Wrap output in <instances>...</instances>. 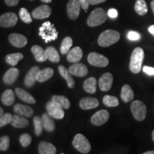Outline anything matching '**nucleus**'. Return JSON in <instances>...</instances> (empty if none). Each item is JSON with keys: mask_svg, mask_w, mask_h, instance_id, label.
Listing matches in <instances>:
<instances>
[{"mask_svg": "<svg viewBox=\"0 0 154 154\" xmlns=\"http://www.w3.org/2000/svg\"><path fill=\"white\" fill-rule=\"evenodd\" d=\"M83 57V51L79 47H76L67 54V60L71 63H78Z\"/></svg>", "mask_w": 154, "mask_h": 154, "instance_id": "22", "label": "nucleus"}, {"mask_svg": "<svg viewBox=\"0 0 154 154\" xmlns=\"http://www.w3.org/2000/svg\"><path fill=\"white\" fill-rule=\"evenodd\" d=\"M38 35L44 40L45 43L55 41L58 38V32L50 22H45L39 28Z\"/></svg>", "mask_w": 154, "mask_h": 154, "instance_id": "3", "label": "nucleus"}, {"mask_svg": "<svg viewBox=\"0 0 154 154\" xmlns=\"http://www.w3.org/2000/svg\"><path fill=\"white\" fill-rule=\"evenodd\" d=\"M24 58L22 54L21 53H14L8 54L5 58V61L8 64L11 65V66H16L17 63L19 61L22 60Z\"/></svg>", "mask_w": 154, "mask_h": 154, "instance_id": "33", "label": "nucleus"}, {"mask_svg": "<svg viewBox=\"0 0 154 154\" xmlns=\"http://www.w3.org/2000/svg\"><path fill=\"white\" fill-rule=\"evenodd\" d=\"M42 124L44 128L48 132H52L55 129V124L54 122L53 117L49 113H44L42 116Z\"/></svg>", "mask_w": 154, "mask_h": 154, "instance_id": "26", "label": "nucleus"}, {"mask_svg": "<svg viewBox=\"0 0 154 154\" xmlns=\"http://www.w3.org/2000/svg\"><path fill=\"white\" fill-rule=\"evenodd\" d=\"M58 69H59V72L61 76L66 80L68 87L70 88H74L75 86V82L72 76V74H71L70 72H69V70H67L64 66H62V65L59 66Z\"/></svg>", "mask_w": 154, "mask_h": 154, "instance_id": "20", "label": "nucleus"}, {"mask_svg": "<svg viewBox=\"0 0 154 154\" xmlns=\"http://www.w3.org/2000/svg\"><path fill=\"white\" fill-rule=\"evenodd\" d=\"M152 138H153V141H154V130H153V133H152Z\"/></svg>", "mask_w": 154, "mask_h": 154, "instance_id": "53", "label": "nucleus"}, {"mask_svg": "<svg viewBox=\"0 0 154 154\" xmlns=\"http://www.w3.org/2000/svg\"><path fill=\"white\" fill-rule=\"evenodd\" d=\"M151 9H152V10H153V12L154 13V0H153V1L151 2Z\"/></svg>", "mask_w": 154, "mask_h": 154, "instance_id": "49", "label": "nucleus"}, {"mask_svg": "<svg viewBox=\"0 0 154 154\" xmlns=\"http://www.w3.org/2000/svg\"><path fill=\"white\" fill-rule=\"evenodd\" d=\"M143 71L144 73H146V74L149 75V76H154V67L145 66H143Z\"/></svg>", "mask_w": 154, "mask_h": 154, "instance_id": "43", "label": "nucleus"}, {"mask_svg": "<svg viewBox=\"0 0 154 154\" xmlns=\"http://www.w3.org/2000/svg\"><path fill=\"white\" fill-rule=\"evenodd\" d=\"M54 75V70L51 68H46L42 70H40L38 73L36 80L40 83L47 82L49 79H51Z\"/></svg>", "mask_w": 154, "mask_h": 154, "instance_id": "30", "label": "nucleus"}, {"mask_svg": "<svg viewBox=\"0 0 154 154\" xmlns=\"http://www.w3.org/2000/svg\"><path fill=\"white\" fill-rule=\"evenodd\" d=\"M131 110L134 119L138 121H142L144 120L146 116L147 110L146 106L143 102L140 101H134L131 104Z\"/></svg>", "mask_w": 154, "mask_h": 154, "instance_id": "6", "label": "nucleus"}, {"mask_svg": "<svg viewBox=\"0 0 154 154\" xmlns=\"http://www.w3.org/2000/svg\"><path fill=\"white\" fill-rule=\"evenodd\" d=\"M1 101L6 106H11L15 101L14 93L12 90L7 89L1 96Z\"/></svg>", "mask_w": 154, "mask_h": 154, "instance_id": "29", "label": "nucleus"}, {"mask_svg": "<svg viewBox=\"0 0 154 154\" xmlns=\"http://www.w3.org/2000/svg\"><path fill=\"white\" fill-rule=\"evenodd\" d=\"M40 71L38 66H34L29 71L24 78V84L27 87H32L36 81L38 72Z\"/></svg>", "mask_w": 154, "mask_h": 154, "instance_id": "17", "label": "nucleus"}, {"mask_svg": "<svg viewBox=\"0 0 154 154\" xmlns=\"http://www.w3.org/2000/svg\"><path fill=\"white\" fill-rule=\"evenodd\" d=\"M127 38L131 41H138L140 38V34L135 31H130L127 34Z\"/></svg>", "mask_w": 154, "mask_h": 154, "instance_id": "42", "label": "nucleus"}, {"mask_svg": "<svg viewBox=\"0 0 154 154\" xmlns=\"http://www.w3.org/2000/svg\"><path fill=\"white\" fill-rule=\"evenodd\" d=\"M87 60L92 66L98 67H106L109 63L106 57L96 52L90 53L88 56Z\"/></svg>", "mask_w": 154, "mask_h": 154, "instance_id": "7", "label": "nucleus"}, {"mask_svg": "<svg viewBox=\"0 0 154 154\" xmlns=\"http://www.w3.org/2000/svg\"><path fill=\"white\" fill-rule=\"evenodd\" d=\"M108 16L112 19H115L118 17V11L115 9H110L109 11H108L107 13Z\"/></svg>", "mask_w": 154, "mask_h": 154, "instance_id": "44", "label": "nucleus"}, {"mask_svg": "<svg viewBox=\"0 0 154 154\" xmlns=\"http://www.w3.org/2000/svg\"><path fill=\"white\" fill-rule=\"evenodd\" d=\"M31 51H32V54H34L36 61H37L38 62H44V61H45L48 59L46 50H44L43 48L39 47V46H33L32 47Z\"/></svg>", "mask_w": 154, "mask_h": 154, "instance_id": "21", "label": "nucleus"}, {"mask_svg": "<svg viewBox=\"0 0 154 154\" xmlns=\"http://www.w3.org/2000/svg\"><path fill=\"white\" fill-rule=\"evenodd\" d=\"M46 109L47 113H49L54 119H61L64 116V111L63 110V108L52 100L48 102Z\"/></svg>", "mask_w": 154, "mask_h": 154, "instance_id": "8", "label": "nucleus"}, {"mask_svg": "<svg viewBox=\"0 0 154 154\" xmlns=\"http://www.w3.org/2000/svg\"><path fill=\"white\" fill-rule=\"evenodd\" d=\"M10 124L15 128H25L29 126V121L21 115H13Z\"/></svg>", "mask_w": 154, "mask_h": 154, "instance_id": "25", "label": "nucleus"}, {"mask_svg": "<svg viewBox=\"0 0 154 154\" xmlns=\"http://www.w3.org/2000/svg\"><path fill=\"white\" fill-rule=\"evenodd\" d=\"M120 39V34L115 30H106L100 34L98 44L102 47H108L116 43Z\"/></svg>", "mask_w": 154, "mask_h": 154, "instance_id": "2", "label": "nucleus"}, {"mask_svg": "<svg viewBox=\"0 0 154 154\" xmlns=\"http://www.w3.org/2000/svg\"><path fill=\"white\" fill-rule=\"evenodd\" d=\"M143 154H154V151H150L145 152V153Z\"/></svg>", "mask_w": 154, "mask_h": 154, "instance_id": "50", "label": "nucleus"}, {"mask_svg": "<svg viewBox=\"0 0 154 154\" xmlns=\"http://www.w3.org/2000/svg\"><path fill=\"white\" fill-rule=\"evenodd\" d=\"M13 115L9 113H6L2 116H0V127L2 128L6 125L10 124L11 119H12Z\"/></svg>", "mask_w": 154, "mask_h": 154, "instance_id": "40", "label": "nucleus"}, {"mask_svg": "<svg viewBox=\"0 0 154 154\" xmlns=\"http://www.w3.org/2000/svg\"><path fill=\"white\" fill-rule=\"evenodd\" d=\"M103 103L108 107H116L119 104L118 99L115 96L106 95L103 98Z\"/></svg>", "mask_w": 154, "mask_h": 154, "instance_id": "36", "label": "nucleus"}, {"mask_svg": "<svg viewBox=\"0 0 154 154\" xmlns=\"http://www.w3.org/2000/svg\"><path fill=\"white\" fill-rule=\"evenodd\" d=\"M73 44V40L72 38L69 36H66V38H63V40L61 42V47H60V51L62 54H66L69 52L70 48L72 47Z\"/></svg>", "mask_w": 154, "mask_h": 154, "instance_id": "35", "label": "nucleus"}, {"mask_svg": "<svg viewBox=\"0 0 154 154\" xmlns=\"http://www.w3.org/2000/svg\"><path fill=\"white\" fill-rule=\"evenodd\" d=\"M19 74V71L17 68L9 69L3 77V82L7 85H11L16 82Z\"/></svg>", "mask_w": 154, "mask_h": 154, "instance_id": "19", "label": "nucleus"}, {"mask_svg": "<svg viewBox=\"0 0 154 154\" xmlns=\"http://www.w3.org/2000/svg\"><path fill=\"white\" fill-rule=\"evenodd\" d=\"M32 1H33V0H32Z\"/></svg>", "mask_w": 154, "mask_h": 154, "instance_id": "55", "label": "nucleus"}, {"mask_svg": "<svg viewBox=\"0 0 154 154\" xmlns=\"http://www.w3.org/2000/svg\"><path fill=\"white\" fill-rule=\"evenodd\" d=\"M9 42L15 47L22 48L27 44V38L20 34H11L9 36Z\"/></svg>", "mask_w": 154, "mask_h": 154, "instance_id": "14", "label": "nucleus"}, {"mask_svg": "<svg viewBox=\"0 0 154 154\" xmlns=\"http://www.w3.org/2000/svg\"><path fill=\"white\" fill-rule=\"evenodd\" d=\"M81 5L78 0H69L67 4V14L71 19H76L80 13Z\"/></svg>", "mask_w": 154, "mask_h": 154, "instance_id": "10", "label": "nucleus"}, {"mask_svg": "<svg viewBox=\"0 0 154 154\" xmlns=\"http://www.w3.org/2000/svg\"><path fill=\"white\" fill-rule=\"evenodd\" d=\"M0 113H1V114H0V116H3L4 114H5V113H4L2 108H0Z\"/></svg>", "mask_w": 154, "mask_h": 154, "instance_id": "52", "label": "nucleus"}, {"mask_svg": "<svg viewBox=\"0 0 154 154\" xmlns=\"http://www.w3.org/2000/svg\"><path fill=\"white\" fill-rule=\"evenodd\" d=\"M144 59V51L142 48L136 47L131 54L129 69L134 74H138L141 70L142 63Z\"/></svg>", "mask_w": 154, "mask_h": 154, "instance_id": "1", "label": "nucleus"}, {"mask_svg": "<svg viewBox=\"0 0 154 154\" xmlns=\"http://www.w3.org/2000/svg\"><path fill=\"white\" fill-rule=\"evenodd\" d=\"M18 21L17 14L13 12H7L0 17V25L2 27L9 28L14 26Z\"/></svg>", "mask_w": 154, "mask_h": 154, "instance_id": "9", "label": "nucleus"}, {"mask_svg": "<svg viewBox=\"0 0 154 154\" xmlns=\"http://www.w3.org/2000/svg\"><path fill=\"white\" fill-rule=\"evenodd\" d=\"M106 20V11L101 8H97L92 11L87 19V24L89 26H99L103 24Z\"/></svg>", "mask_w": 154, "mask_h": 154, "instance_id": "4", "label": "nucleus"}, {"mask_svg": "<svg viewBox=\"0 0 154 154\" xmlns=\"http://www.w3.org/2000/svg\"><path fill=\"white\" fill-rule=\"evenodd\" d=\"M113 75L111 73H106L100 77L99 86L100 89L103 91H108L111 89L113 84Z\"/></svg>", "mask_w": 154, "mask_h": 154, "instance_id": "13", "label": "nucleus"}, {"mask_svg": "<svg viewBox=\"0 0 154 154\" xmlns=\"http://www.w3.org/2000/svg\"><path fill=\"white\" fill-rule=\"evenodd\" d=\"M106 1V0H88L89 4L91 5H98V4L103 3Z\"/></svg>", "mask_w": 154, "mask_h": 154, "instance_id": "47", "label": "nucleus"}, {"mask_svg": "<svg viewBox=\"0 0 154 154\" xmlns=\"http://www.w3.org/2000/svg\"><path fill=\"white\" fill-rule=\"evenodd\" d=\"M96 84L97 81L94 77H89L84 81L83 88L84 91L89 94H94L96 91Z\"/></svg>", "mask_w": 154, "mask_h": 154, "instance_id": "28", "label": "nucleus"}, {"mask_svg": "<svg viewBox=\"0 0 154 154\" xmlns=\"http://www.w3.org/2000/svg\"><path fill=\"white\" fill-rule=\"evenodd\" d=\"M121 97L122 101L125 103H128V102L131 101L134 99V93L129 85L126 84V85L123 86L122 88H121Z\"/></svg>", "mask_w": 154, "mask_h": 154, "instance_id": "27", "label": "nucleus"}, {"mask_svg": "<svg viewBox=\"0 0 154 154\" xmlns=\"http://www.w3.org/2000/svg\"><path fill=\"white\" fill-rule=\"evenodd\" d=\"M42 2H44V3H50V2H51V1H52V0H41Z\"/></svg>", "mask_w": 154, "mask_h": 154, "instance_id": "51", "label": "nucleus"}, {"mask_svg": "<svg viewBox=\"0 0 154 154\" xmlns=\"http://www.w3.org/2000/svg\"><path fill=\"white\" fill-rule=\"evenodd\" d=\"M32 136L28 134H24L21 135L19 137V142L23 147H27L32 143Z\"/></svg>", "mask_w": 154, "mask_h": 154, "instance_id": "39", "label": "nucleus"}, {"mask_svg": "<svg viewBox=\"0 0 154 154\" xmlns=\"http://www.w3.org/2000/svg\"><path fill=\"white\" fill-rule=\"evenodd\" d=\"M73 146L75 149L82 153H88L91 151V144L87 138L82 134H78L74 136Z\"/></svg>", "mask_w": 154, "mask_h": 154, "instance_id": "5", "label": "nucleus"}, {"mask_svg": "<svg viewBox=\"0 0 154 154\" xmlns=\"http://www.w3.org/2000/svg\"><path fill=\"white\" fill-rule=\"evenodd\" d=\"M14 111L17 114L27 117V118L32 117L34 114V110L32 108L29 106L21 104V103H17L14 105Z\"/></svg>", "mask_w": 154, "mask_h": 154, "instance_id": "18", "label": "nucleus"}, {"mask_svg": "<svg viewBox=\"0 0 154 154\" xmlns=\"http://www.w3.org/2000/svg\"><path fill=\"white\" fill-rule=\"evenodd\" d=\"M51 100H52L53 101L56 102V103H57L61 107H62L63 109H69V108H70V101H69V99L65 97V96L54 95L51 97Z\"/></svg>", "mask_w": 154, "mask_h": 154, "instance_id": "32", "label": "nucleus"}, {"mask_svg": "<svg viewBox=\"0 0 154 154\" xmlns=\"http://www.w3.org/2000/svg\"><path fill=\"white\" fill-rule=\"evenodd\" d=\"M9 136H4L0 138V150L2 151H6L9 148Z\"/></svg>", "mask_w": 154, "mask_h": 154, "instance_id": "41", "label": "nucleus"}, {"mask_svg": "<svg viewBox=\"0 0 154 154\" xmlns=\"http://www.w3.org/2000/svg\"><path fill=\"white\" fill-rule=\"evenodd\" d=\"M5 4L9 7H14L19 4V0H5Z\"/></svg>", "mask_w": 154, "mask_h": 154, "instance_id": "46", "label": "nucleus"}, {"mask_svg": "<svg viewBox=\"0 0 154 154\" xmlns=\"http://www.w3.org/2000/svg\"><path fill=\"white\" fill-rule=\"evenodd\" d=\"M15 93H16L17 96L22 101H23L25 103H32V104H34V103H36V99L31 95L30 94H29L28 92L24 91V89L20 88H17L15 89Z\"/></svg>", "mask_w": 154, "mask_h": 154, "instance_id": "24", "label": "nucleus"}, {"mask_svg": "<svg viewBox=\"0 0 154 154\" xmlns=\"http://www.w3.org/2000/svg\"><path fill=\"white\" fill-rule=\"evenodd\" d=\"M149 32L152 34V35L154 36V25H151V26H149Z\"/></svg>", "mask_w": 154, "mask_h": 154, "instance_id": "48", "label": "nucleus"}, {"mask_svg": "<svg viewBox=\"0 0 154 154\" xmlns=\"http://www.w3.org/2000/svg\"><path fill=\"white\" fill-rule=\"evenodd\" d=\"M99 105V102L97 99L94 97L83 98L79 102V106L83 110H89L95 109Z\"/></svg>", "mask_w": 154, "mask_h": 154, "instance_id": "16", "label": "nucleus"}, {"mask_svg": "<svg viewBox=\"0 0 154 154\" xmlns=\"http://www.w3.org/2000/svg\"><path fill=\"white\" fill-rule=\"evenodd\" d=\"M109 119V113L106 110H100L92 116L91 121L94 126H101L106 123Z\"/></svg>", "mask_w": 154, "mask_h": 154, "instance_id": "11", "label": "nucleus"}, {"mask_svg": "<svg viewBox=\"0 0 154 154\" xmlns=\"http://www.w3.org/2000/svg\"><path fill=\"white\" fill-rule=\"evenodd\" d=\"M134 9L138 14L144 16L148 12V6L145 0H136Z\"/></svg>", "mask_w": 154, "mask_h": 154, "instance_id": "31", "label": "nucleus"}, {"mask_svg": "<svg viewBox=\"0 0 154 154\" xmlns=\"http://www.w3.org/2000/svg\"><path fill=\"white\" fill-rule=\"evenodd\" d=\"M51 14V9L49 6L44 5L38 7L32 12V16L34 19H43L48 18Z\"/></svg>", "mask_w": 154, "mask_h": 154, "instance_id": "12", "label": "nucleus"}, {"mask_svg": "<svg viewBox=\"0 0 154 154\" xmlns=\"http://www.w3.org/2000/svg\"><path fill=\"white\" fill-rule=\"evenodd\" d=\"M61 154H64V153H61Z\"/></svg>", "mask_w": 154, "mask_h": 154, "instance_id": "54", "label": "nucleus"}, {"mask_svg": "<svg viewBox=\"0 0 154 154\" xmlns=\"http://www.w3.org/2000/svg\"><path fill=\"white\" fill-rule=\"evenodd\" d=\"M46 52L47 54L48 59L51 62L57 63L60 61V57H59V53L57 49L53 47H49L46 49Z\"/></svg>", "mask_w": 154, "mask_h": 154, "instance_id": "34", "label": "nucleus"}, {"mask_svg": "<svg viewBox=\"0 0 154 154\" xmlns=\"http://www.w3.org/2000/svg\"><path fill=\"white\" fill-rule=\"evenodd\" d=\"M69 71L71 74L74 76L79 77H84L88 74V68L84 63H74L69 67Z\"/></svg>", "mask_w": 154, "mask_h": 154, "instance_id": "15", "label": "nucleus"}, {"mask_svg": "<svg viewBox=\"0 0 154 154\" xmlns=\"http://www.w3.org/2000/svg\"><path fill=\"white\" fill-rule=\"evenodd\" d=\"M34 126V131L35 134L37 136H41L43 131V124H42V119L39 116H35L33 119Z\"/></svg>", "mask_w": 154, "mask_h": 154, "instance_id": "37", "label": "nucleus"}, {"mask_svg": "<svg viewBox=\"0 0 154 154\" xmlns=\"http://www.w3.org/2000/svg\"><path fill=\"white\" fill-rule=\"evenodd\" d=\"M38 154H56L57 149L52 143L42 141L38 144Z\"/></svg>", "mask_w": 154, "mask_h": 154, "instance_id": "23", "label": "nucleus"}, {"mask_svg": "<svg viewBox=\"0 0 154 154\" xmlns=\"http://www.w3.org/2000/svg\"><path fill=\"white\" fill-rule=\"evenodd\" d=\"M79 2L81 7H82L83 9H88V5H90L89 4V2H88V0H78Z\"/></svg>", "mask_w": 154, "mask_h": 154, "instance_id": "45", "label": "nucleus"}, {"mask_svg": "<svg viewBox=\"0 0 154 154\" xmlns=\"http://www.w3.org/2000/svg\"><path fill=\"white\" fill-rule=\"evenodd\" d=\"M19 17L23 22L26 24H29L32 22V16L26 8H22L19 10Z\"/></svg>", "mask_w": 154, "mask_h": 154, "instance_id": "38", "label": "nucleus"}]
</instances>
